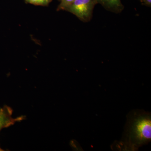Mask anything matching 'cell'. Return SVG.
<instances>
[{
  "label": "cell",
  "instance_id": "1",
  "mask_svg": "<svg viewBox=\"0 0 151 151\" xmlns=\"http://www.w3.org/2000/svg\"><path fill=\"white\" fill-rule=\"evenodd\" d=\"M122 140L114 146L121 151H137L139 147L150 142V113L143 110H134L127 116Z\"/></svg>",
  "mask_w": 151,
  "mask_h": 151
},
{
  "label": "cell",
  "instance_id": "2",
  "mask_svg": "<svg viewBox=\"0 0 151 151\" xmlns=\"http://www.w3.org/2000/svg\"><path fill=\"white\" fill-rule=\"evenodd\" d=\"M98 4L97 0H75L65 11L71 13L81 21L91 20L94 6Z\"/></svg>",
  "mask_w": 151,
  "mask_h": 151
},
{
  "label": "cell",
  "instance_id": "3",
  "mask_svg": "<svg viewBox=\"0 0 151 151\" xmlns=\"http://www.w3.org/2000/svg\"><path fill=\"white\" fill-rule=\"evenodd\" d=\"M12 110L8 106H4L0 108V132L3 129L10 127L15 122L22 121V117L13 118L12 117ZM3 151L0 147V151Z\"/></svg>",
  "mask_w": 151,
  "mask_h": 151
},
{
  "label": "cell",
  "instance_id": "4",
  "mask_svg": "<svg viewBox=\"0 0 151 151\" xmlns=\"http://www.w3.org/2000/svg\"><path fill=\"white\" fill-rule=\"evenodd\" d=\"M97 1L105 9L115 13H120L124 9L121 0H97Z\"/></svg>",
  "mask_w": 151,
  "mask_h": 151
},
{
  "label": "cell",
  "instance_id": "5",
  "mask_svg": "<svg viewBox=\"0 0 151 151\" xmlns=\"http://www.w3.org/2000/svg\"><path fill=\"white\" fill-rule=\"evenodd\" d=\"M27 4H31L35 6H47L52 0H24Z\"/></svg>",
  "mask_w": 151,
  "mask_h": 151
},
{
  "label": "cell",
  "instance_id": "6",
  "mask_svg": "<svg viewBox=\"0 0 151 151\" xmlns=\"http://www.w3.org/2000/svg\"><path fill=\"white\" fill-rule=\"evenodd\" d=\"M75 0H60V3L58 6L57 11H65V10L74 2Z\"/></svg>",
  "mask_w": 151,
  "mask_h": 151
},
{
  "label": "cell",
  "instance_id": "7",
  "mask_svg": "<svg viewBox=\"0 0 151 151\" xmlns=\"http://www.w3.org/2000/svg\"><path fill=\"white\" fill-rule=\"evenodd\" d=\"M140 1L143 5L151 7V0H140Z\"/></svg>",
  "mask_w": 151,
  "mask_h": 151
},
{
  "label": "cell",
  "instance_id": "8",
  "mask_svg": "<svg viewBox=\"0 0 151 151\" xmlns=\"http://www.w3.org/2000/svg\"><path fill=\"white\" fill-rule=\"evenodd\" d=\"M58 1H60V0H58Z\"/></svg>",
  "mask_w": 151,
  "mask_h": 151
}]
</instances>
